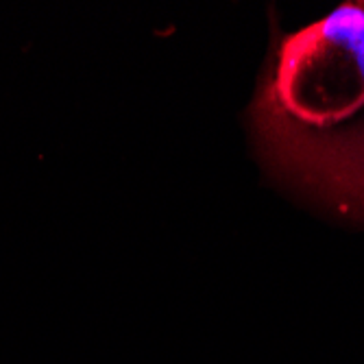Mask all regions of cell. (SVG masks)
Listing matches in <instances>:
<instances>
[{
  "label": "cell",
  "instance_id": "6da1fadb",
  "mask_svg": "<svg viewBox=\"0 0 364 364\" xmlns=\"http://www.w3.org/2000/svg\"><path fill=\"white\" fill-rule=\"evenodd\" d=\"M251 116L279 181L364 220V0L282 38Z\"/></svg>",
  "mask_w": 364,
  "mask_h": 364
}]
</instances>
